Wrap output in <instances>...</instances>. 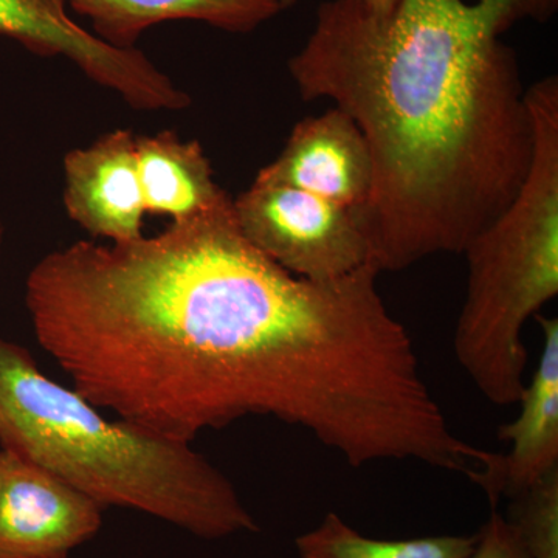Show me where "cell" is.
Wrapping results in <instances>:
<instances>
[{
  "label": "cell",
  "mask_w": 558,
  "mask_h": 558,
  "mask_svg": "<svg viewBox=\"0 0 558 558\" xmlns=\"http://www.w3.org/2000/svg\"><path fill=\"white\" fill-rule=\"evenodd\" d=\"M233 209L242 236L295 277L329 281L373 263L359 209L258 180Z\"/></svg>",
  "instance_id": "5"
},
{
  "label": "cell",
  "mask_w": 558,
  "mask_h": 558,
  "mask_svg": "<svg viewBox=\"0 0 558 558\" xmlns=\"http://www.w3.org/2000/svg\"><path fill=\"white\" fill-rule=\"evenodd\" d=\"M97 501L0 447V558L69 557L102 524Z\"/></svg>",
  "instance_id": "7"
},
{
  "label": "cell",
  "mask_w": 558,
  "mask_h": 558,
  "mask_svg": "<svg viewBox=\"0 0 558 558\" xmlns=\"http://www.w3.org/2000/svg\"><path fill=\"white\" fill-rule=\"evenodd\" d=\"M279 7H281V10L290 9V7L295 5V3H299L300 0H278Z\"/></svg>",
  "instance_id": "17"
},
{
  "label": "cell",
  "mask_w": 558,
  "mask_h": 558,
  "mask_svg": "<svg viewBox=\"0 0 558 558\" xmlns=\"http://www.w3.org/2000/svg\"><path fill=\"white\" fill-rule=\"evenodd\" d=\"M0 337V446L50 470L102 509L138 510L197 538L258 532L231 481L191 442L102 417Z\"/></svg>",
  "instance_id": "3"
},
{
  "label": "cell",
  "mask_w": 558,
  "mask_h": 558,
  "mask_svg": "<svg viewBox=\"0 0 558 558\" xmlns=\"http://www.w3.org/2000/svg\"><path fill=\"white\" fill-rule=\"evenodd\" d=\"M543 344L537 369L526 381L515 421L502 425L498 438L510 444L508 453H495L475 484L492 508L513 498L558 469V319L535 315Z\"/></svg>",
  "instance_id": "10"
},
{
  "label": "cell",
  "mask_w": 558,
  "mask_h": 558,
  "mask_svg": "<svg viewBox=\"0 0 558 558\" xmlns=\"http://www.w3.org/2000/svg\"><path fill=\"white\" fill-rule=\"evenodd\" d=\"M0 36L43 58H65L142 112H179L191 97L135 49H116L81 27L65 0H0Z\"/></svg>",
  "instance_id": "6"
},
{
  "label": "cell",
  "mask_w": 558,
  "mask_h": 558,
  "mask_svg": "<svg viewBox=\"0 0 558 558\" xmlns=\"http://www.w3.org/2000/svg\"><path fill=\"white\" fill-rule=\"evenodd\" d=\"M2 240H3V226H2V222H0V244H2Z\"/></svg>",
  "instance_id": "18"
},
{
  "label": "cell",
  "mask_w": 558,
  "mask_h": 558,
  "mask_svg": "<svg viewBox=\"0 0 558 558\" xmlns=\"http://www.w3.org/2000/svg\"><path fill=\"white\" fill-rule=\"evenodd\" d=\"M524 0H326L289 60L304 101L329 100L373 157L360 209L377 269L462 253L508 208L531 170L534 123L515 50L502 35Z\"/></svg>",
  "instance_id": "2"
},
{
  "label": "cell",
  "mask_w": 558,
  "mask_h": 558,
  "mask_svg": "<svg viewBox=\"0 0 558 558\" xmlns=\"http://www.w3.org/2000/svg\"><path fill=\"white\" fill-rule=\"evenodd\" d=\"M87 17L92 33L116 49H135L143 33L171 21H197L250 33L281 13L278 0H65Z\"/></svg>",
  "instance_id": "12"
},
{
  "label": "cell",
  "mask_w": 558,
  "mask_h": 558,
  "mask_svg": "<svg viewBox=\"0 0 558 558\" xmlns=\"http://www.w3.org/2000/svg\"><path fill=\"white\" fill-rule=\"evenodd\" d=\"M512 499L508 520L529 558H558V469Z\"/></svg>",
  "instance_id": "14"
},
{
  "label": "cell",
  "mask_w": 558,
  "mask_h": 558,
  "mask_svg": "<svg viewBox=\"0 0 558 558\" xmlns=\"http://www.w3.org/2000/svg\"><path fill=\"white\" fill-rule=\"evenodd\" d=\"M534 157L508 208L476 234L464 255L469 277L453 351L469 379L495 405L519 403L526 387L523 330L558 295V78L527 87Z\"/></svg>",
  "instance_id": "4"
},
{
  "label": "cell",
  "mask_w": 558,
  "mask_h": 558,
  "mask_svg": "<svg viewBox=\"0 0 558 558\" xmlns=\"http://www.w3.org/2000/svg\"><path fill=\"white\" fill-rule=\"evenodd\" d=\"M473 535H429L407 539L371 538L328 512L317 527L295 539L300 558H469Z\"/></svg>",
  "instance_id": "13"
},
{
  "label": "cell",
  "mask_w": 558,
  "mask_h": 558,
  "mask_svg": "<svg viewBox=\"0 0 558 558\" xmlns=\"http://www.w3.org/2000/svg\"><path fill=\"white\" fill-rule=\"evenodd\" d=\"M371 13L377 17H387L398 7L399 0H363Z\"/></svg>",
  "instance_id": "16"
},
{
  "label": "cell",
  "mask_w": 558,
  "mask_h": 558,
  "mask_svg": "<svg viewBox=\"0 0 558 558\" xmlns=\"http://www.w3.org/2000/svg\"><path fill=\"white\" fill-rule=\"evenodd\" d=\"M135 154L146 215L182 222L233 202L216 182L211 161L197 140L183 142L172 131L135 135Z\"/></svg>",
  "instance_id": "11"
},
{
  "label": "cell",
  "mask_w": 558,
  "mask_h": 558,
  "mask_svg": "<svg viewBox=\"0 0 558 558\" xmlns=\"http://www.w3.org/2000/svg\"><path fill=\"white\" fill-rule=\"evenodd\" d=\"M51 558H69V557H51Z\"/></svg>",
  "instance_id": "19"
},
{
  "label": "cell",
  "mask_w": 558,
  "mask_h": 558,
  "mask_svg": "<svg viewBox=\"0 0 558 558\" xmlns=\"http://www.w3.org/2000/svg\"><path fill=\"white\" fill-rule=\"evenodd\" d=\"M62 167V202L81 229L112 244L145 236L146 211L131 131H112L86 148L69 150Z\"/></svg>",
  "instance_id": "9"
},
{
  "label": "cell",
  "mask_w": 558,
  "mask_h": 558,
  "mask_svg": "<svg viewBox=\"0 0 558 558\" xmlns=\"http://www.w3.org/2000/svg\"><path fill=\"white\" fill-rule=\"evenodd\" d=\"M314 282L242 236L233 202L120 244L33 266L36 340L98 409L163 438L264 414L299 355Z\"/></svg>",
  "instance_id": "1"
},
{
  "label": "cell",
  "mask_w": 558,
  "mask_h": 558,
  "mask_svg": "<svg viewBox=\"0 0 558 558\" xmlns=\"http://www.w3.org/2000/svg\"><path fill=\"white\" fill-rule=\"evenodd\" d=\"M255 180L293 186L360 211L373 190V157L355 121L332 106L300 120L284 148Z\"/></svg>",
  "instance_id": "8"
},
{
  "label": "cell",
  "mask_w": 558,
  "mask_h": 558,
  "mask_svg": "<svg viewBox=\"0 0 558 558\" xmlns=\"http://www.w3.org/2000/svg\"><path fill=\"white\" fill-rule=\"evenodd\" d=\"M469 558H529L508 520L492 508L490 519L481 527Z\"/></svg>",
  "instance_id": "15"
}]
</instances>
